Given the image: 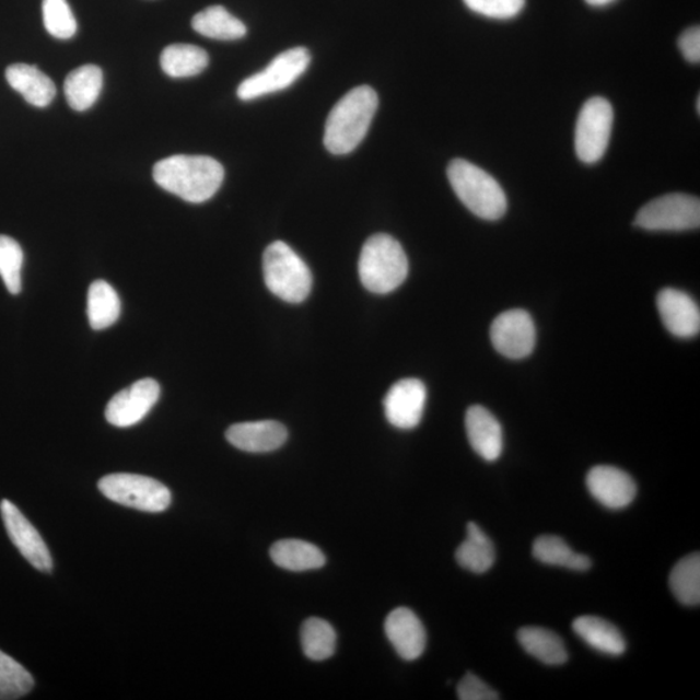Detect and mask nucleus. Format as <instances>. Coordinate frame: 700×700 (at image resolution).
Instances as JSON below:
<instances>
[{
	"label": "nucleus",
	"instance_id": "20",
	"mask_svg": "<svg viewBox=\"0 0 700 700\" xmlns=\"http://www.w3.org/2000/svg\"><path fill=\"white\" fill-rule=\"evenodd\" d=\"M581 640L602 654L619 656L625 654L627 643L620 630L611 622L597 616H581L572 625Z\"/></svg>",
	"mask_w": 700,
	"mask_h": 700
},
{
	"label": "nucleus",
	"instance_id": "18",
	"mask_svg": "<svg viewBox=\"0 0 700 700\" xmlns=\"http://www.w3.org/2000/svg\"><path fill=\"white\" fill-rule=\"evenodd\" d=\"M466 432L472 450L482 459L494 462L503 450L502 427L488 409L474 405L466 412Z\"/></svg>",
	"mask_w": 700,
	"mask_h": 700
},
{
	"label": "nucleus",
	"instance_id": "2",
	"mask_svg": "<svg viewBox=\"0 0 700 700\" xmlns=\"http://www.w3.org/2000/svg\"><path fill=\"white\" fill-rule=\"evenodd\" d=\"M377 94L370 86L355 88L336 103L328 115L324 142L334 155H347L366 137L375 112Z\"/></svg>",
	"mask_w": 700,
	"mask_h": 700
},
{
	"label": "nucleus",
	"instance_id": "21",
	"mask_svg": "<svg viewBox=\"0 0 700 700\" xmlns=\"http://www.w3.org/2000/svg\"><path fill=\"white\" fill-rule=\"evenodd\" d=\"M270 557L280 569L292 572L318 570L326 564V557L318 546L295 538L272 545Z\"/></svg>",
	"mask_w": 700,
	"mask_h": 700
},
{
	"label": "nucleus",
	"instance_id": "19",
	"mask_svg": "<svg viewBox=\"0 0 700 700\" xmlns=\"http://www.w3.org/2000/svg\"><path fill=\"white\" fill-rule=\"evenodd\" d=\"M5 79L10 86L23 95L24 100L34 107L45 108L50 105L56 95L55 83L37 67L13 65L7 68Z\"/></svg>",
	"mask_w": 700,
	"mask_h": 700
},
{
	"label": "nucleus",
	"instance_id": "17",
	"mask_svg": "<svg viewBox=\"0 0 700 700\" xmlns=\"http://www.w3.org/2000/svg\"><path fill=\"white\" fill-rule=\"evenodd\" d=\"M289 438L285 427L276 420H258L231 425L226 432L229 443L248 453H269L279 450Z\"/></svg>",
	"mask_w": 700,
	"mask_h": 700
},
{
	"label": "nucleus",
	"instance_id": "12",
	"mask_svg": "<svg viewBox=\"0 0 700 700\" xmlns=\"http://www.w3.org/2000/svg\"><path fill=\"white\" fill-rule=\"evenodd\" d=\"M3 523L11 541L16 546L21 555L30 562L34 569L42 572L52 570V558L48 551L44 538L33 524L26 520L21 511L9 500L0 503Z\"/></svg>",
	"mask_w": 700,
	"mask_h": 700
},
{
	"label": "nucleus",
	"instance_id": "38",
	"mask_svg": "<svg viewBox=\"0 0 700 700\" xmlns=\"http://www.w3.org/2000/svg\"><path fill=\"white\" fill-rule=\"evenodd\" d=\"M697 110H698V114H699V112H700V97L699 96H698V100H697Z\"/></svg>",
	"mask_w": 700,
	"mask_h": 700
},
{
	"label": "nucleus",
	"instance_id": "7",
	"mask_svg": "<svg viewBox=\"0 0 700 700\" xmlns=\"http://www.w3.org/2000/svg\"><path fill=\"white\" fill-rule=\"evenodd\" d=\"M311 52L305 47H295L276 56L261 72L248 77L237 88L242 101H254L264 95L290 88L311 66Z\"/></svg>",
	"mask_w": 700,
	"mask_h": 700
},
{
	"label": "nucleus",
	"instance_id": "14",
	"mask_svg": "<svg viewBox=\"0 0 700 700\" xmlns=\"http://www.w3.org/2000/svg\"><path fill=\"white\" fill-rule=\"evenodd\" d=\"M586 487L600 505L620 510L635 499L637 486L629 474L614 466H595L586 476Z\"/></svg>",
	"mask_w": 700,
	"mask_h": 700
},
{
	"label": "nucleus",
	"instance_id": "1",
	"mask_svg": "<svg viewBox=\"0 0 700 700\" xmlns=\"http://www.w3.org/2000/svg\"><path fill=\"white\" fill-rule=\"evenodd\" d=\"M223 178V166L209 156L175 155L153 167V179L161 188L195 205L212 199Z\"/></svg>",
	"mask_w": 700,
	"mask_h": 700
},
{
	"label": "nucleus",
	"instance_id": "29",
	"mask_svg": "<svg viewBox=\"0 0 700 700\" xmlns=\"http://www.w3.org/2000/svg\"><path fill=\"white\" fill-rule=\"evenodd\" d=\"M672 593L685 606H699L700 602V556L699 552L685 557L670 572Z\"/></svg>",
	"mask_w": 700,
	"mask_h": 700
},
{
	"label": "nucleus",
	"instance_id": "5",
	"mask_svg": "<svg viewBox=\"0 0 700 700\" xmlns=\"http://www.w3.org/2000/svg\"><path fill=\"white\" fill-rule=\"evenodd\" d=\"M262 269L266 287L285 303H303L311 295V269L289 244L271 243L264 252Z\"/></svg>",
	"mask_w": 700,
	"mask_h": 700
},
{
	"label": "nucleus",
	"instance_id": "28",
	"mask_svg": "<svg viewBox=\"0 0 700 700\" xmlns=\"http://www.w3.org/2000/svg\"><path fill=\"white\" fill-rule=\"evenodd\" d=\"M532 552L538 562L544 564L563 567L573 571H587L592 567L590 557L578 555L563 538L557 536L538 537Z\"/></svg>",
	"mask_w": 700,
	"mask_h": 700
},
{
	"label": "nucleus",
	"instance_id": "26",
	"mask_svg": "<svg viewBox=\"0 0 700 700\" xmlns=\"http://www.w3.org/2000/svg\"><path fill=\"white\" fill-rule=\"evenodd\" d=\"M121 314V300L116 290L104 280H96L88 293L90 326L96 331L114 326Z\"/></svg>",
	"mask_w": 700,
	"mask_h": 700
},
{
	"label": "nucleus",
	"instance_id": "36",
	"mask_svg": "<svg viewBox=\"0 0 700 700\" xmlns=\"http://www.w3.org/2000/svg\"><path fill=\"white\" fill-rule=\"evenodd\" d=\"M678 48L686 60L692 65H699L700 61V30L699 26H691L685 31L678 38Z\"/></svg>",
	"mask_w": 700,
	"mask_h": 700
},
{
	"label": "nucleus",
	"instance_id": "13",
	"mask_svg": "<svg viewBox=\"0 0 700 700\" xmlns=\"http://www.w3.org/2000/svg\"><path fill=\"white\" fill-rule=\"evenodd\" d=\"M427 401L423 382L402 380L392 385L384 397V412L388 422L400 430H411L420 423Z\"/></svg>",
	"mask_w": 700,
	"mask_h": 700
},
{
	"label": "nucleus",
	"instance_id": "23",
	"mask_svg": "<svg viewBox=\"0 0 700 700\" xmlns=\"http://www.w3.org/2000/svg\"><path fill=\"white\" fill-rule=\"evenodd\" d=\"M103 88V72L96 66H83L67 77L65 93L74 110L83 112L95 104Z\"/></svg>",
	"mask_w": 700,
	"mask_h": 700
},
{
	"label": "nucleus",
	"instance_id": "4",
	"mask_svg": "<svg viewBox=\"0 0 700 700\" xmlns=\"http://www.w3.org/2000/svg\"><path fill=\"white\" fill-rule=\"evenodd\" d=\"M359 272L370 292L385 295L397 290L409 272L402 245L387 234L371 236L361 250Z\"/></svg>",
	"mask_w": 700,
	"mask_h": 700
},
{
	"label": "nucleus",
	"instance_id": "10",
	"mask_svg": "<svg viewBox=\"0 0 700 700\" xmlns=\"http://www.w3.org/2000/svg\"><path fill=\"white\" fill-rule=\"evenodd\" d=\"M490 339L497 352L506 359H525L536 347L535 322L523 310L508 311L493 320Z\"/></svg>",
	"mask_w": 700,
	"mask_h": 700
},
{
	"label": "nucleus",
	"instance_id": "15",
	"mask_svg": "<svg viewBox=\"0 0 700 700\" xmlns=\"http://www.w3.org/2000/svg\"><path fill=\"white\" fill-rule=\"evenodd\" d=\"M656 305L664 326L672 335L690 339L699 334V306L688 293L676 289H664L657 295Z\"/></svg>",
	"mask_w": 700,
	"mask_h": 700
},
{
	"label": "nucleus",
	"instance_id": "27",
	"mask_svg": "<svg viewBox=\"0 0 700 700\" xmlns=\"http://www.w3.org/2000/svg\"><path fill=\"white\" fill-rule=\"evenodd\" d=\"M208 54L192 45L167 46L160 58L161 68L173 79L198 75L208 67Z\"/></svg>",
	"mask_w": 700,
	"mask_h": 700
},
{
	"label": "nucleus",
	"instance_id": "6",
	"mask_svg": "<svg viewBox=\"0 0 700 700\" xmlns=\"http://www.w3.org/2000/svg\"><path fill=\"white\" fill-rule=\"evenodd\" d=\"M100 489L108 500L145 513H161L172 503L170 489L142 475H107L100 481Z\"/></svg>",
	"mask_w": 700,
	"mask_h": 700
},
{
	"label": "nucleus",
	"instance_id": "9",
	"mask_svg": "<svg viewBox=\"0 0 700 700\" xmlns=\"http://www.w3.org/2000/svg\"><path fill=\"white\" fill-rule=\"evenodd\" d=\"M634 223L648 231L696 230L700 226V201L686 194L663 195L643 206Z\"/></svg>",
	"mask_w": 700,
	"mask_h": 700
},
{
	"label": "nucleus",
	"instance_id": "37",
	"mask_svg": "<svg viewBox=\"0 0 700 700\" xmlns=\"http://www.w3.org/2000/svg\"><path fill=\"white\" fill-rule=\"evenodd\" d=\"M585 2L593 7H604L607 4H611L612 2H615V0H585Z\"/></svg>",
	"mask_w": 700,
	"mask_h": 700
},
{
	"label": "nucleus",
	"instance_id": "11",
	"mask_svg": "<svg viewBox=\"0 0 700 700\" xmlns=\"http://www.w3.org/2000/svg\"><path fill=\"white\" fill-rule=\"evenodd\" d=\"M161 394L160 385L156 381H138L125 388L112 398L105 409V418L112 425L126 427L136 425L145 418L159 401Z\"/></svg>",
	"mask_w": 700,
	"mask_h": 700
},
{
	"label": "nucleus",
	"instance_id": "31",
	"mask_svg": "<svg viewBox=\"0 0 700 700\" xmlns=\"http://www.w3.org/2000/svg\"><path fill=\"white\" fill-rule=\"evenodd\" d=\"M33 688L34 680L30 672L0 651V700L19 699Z\"/></svg>",
	"mask_w": 700,
	"mask_h": 700
},
{
	"label": "nucleus",
	"instance_id": "16",
	"mask_svg": "<svg viewBox=\"0 0 700 700\" xmlns=\"http://www.w3.org/2000/svg\"><path fill=\"white\" fill-rule=\"evenodd\" d=\"M385 634L404 661L412 662L422 656L427 634L423 622L410 608L398 607L385 619Z\"/></svg>",
	"mask_w": 700,
	"mask_h": 700
},
{
	"label": "nucleus",
	"instance_id": "22",
	"mask_svg": "<svg viewBox=\"0 0 700 700\" xmlns=\"http://www.w3.org/2000/svg\"><path fill=\"white\" fill-rule=\"evenodd\" d=\"M455 559L462 569L474 573H485L495 562V549L490 538L478 524H467V537L455 551Z\"/></svg>",
	"mask_w": 700,
	"mask_h": 700
},
{
	"label": "nucleus",
	"instance_id": "34",
	"mask_svg": "<svg viewBox=\"0 0 700 700\" xmlns=\"http://www.w3.org/2000/svg\"><path fill=\"white\" fill-rule=\"evenodd\" d=\"M471 11L479 15L495 19H513L523 11L525 0H464Z\"/></svg>",
	"mask_w": 700,
	"mask_h": 700
},
{
	"label": "nucleus",
	"instance_id": "32",
	"mask_svg": "<svg viewBox=\"0 0 700 700\" xmlns=\"http://www.w3.org/2000/svg\"><path fill=\"white\" fill-rule=\"evenodd\" d=\"M24 264V252L11 236L0 235V277L12 295H19L23 289L21 269Z\"/></svg>",
	"mask_w": 700,
	"mask_h": 700
},
{
	"label": "nucleus",
	"instance_id": "8",
	"mask_svg": "<svg viewBox=\"0 0 700 700\" xmlns=\"http://www.w3.org/2000/svg\"><path fill=\"white\" fill-rule=\"evenodd\" d=\"M614 109L605 97L595 96L581 108L575 131L578 158L585 164H595L605 156L610 144Z\"/></svg>",
	"mask_w": 700,
	"mask_h": 700
},
{
	"label": "nucleus",
	"instance_id": "24",
	"mask_svg": "<svg viewBox=\"0 0 700 700\" xmlns=\"http://www.w3.org/2000/svg\"><path fill=\"white\" fill-rule=\"evenodd\" d=\"M522 648L537 661L548 665H562L569 661V653L560 637L549 629L525 627L517 632Z\"/></svg>",
	"mask_w": 700,
	"mask_h": 700
},
{
	"label": "nucleus",
	"instance_id": "3",
	"mask_svg": "<svg viewBox=\"0 0 700 700\" xmlns=\"http://www.w3.org/2000/svg\"><path fill=\"white\" fill-rule=\"evenodd\" d=\"M447 178L455 195L482 220L497 221L505 215L508 198L492 175L470 161L455 159L447 166Z\"/></svg>",
	"mask_w": 700,
	"mask_h": 700
},
{
	"label": "nucleus",
	"instance_id": "33",
	"mask_svg": "<svg viewBox=\"0 0 700 700\" xmlns=\"http://www.w3.org/2000/svg\"><path fill=\"white\" fill-rule=\"evenodd\" d=\"M46 31L55 38L69 39L77 32V21L67 0H44L42 4Z\"/></svg>",
	"mask_w": 700,
	"mask_h": 700
},
{
	"label": "nucleus",
	"instance_id": "35",
	"mask_svg": "<svg viewBox=\"0 0 700 700\" xmlns=\"http://www.w3.org/2000/svg\"><path fill=\"white\" fill-rule=\"evenodd\" d=\"M457 695L460 700H497L499 692L490 688L478 676L467 674L457 686Z\"/></svg>",
	"mask_w": 700,
	"mask_h": 700
},
{
	"label": "nucleus",
	"instance_id": "30",
	"mask_svg": "<svg viewBox=\"0 0 700 700\" xmlns=\"http://www.w3.org/2000/svg\"><path fill=\"white\" fill-rule=\"evenodd\" d=\"M336 632L330 622L324 619H307L301 628V646L304 654L314 662H324L336 650Z\"/></svg>",
	"mask_w": 700,
	"mask_h": 700
},
{
	"label": "nucleus",
	"instance_id": "25",
	"mask_svg": "<svg viewBox=\"0 0 700 700\" xmlns=\"http://www.w3.org/2000/svg\"><path fill=\"white\" fill-rule=\"evenodd\" d=\"M192 27L207 38L220 40L241 39L247 34V26L222 5L208 7L207 10L196 13Z\"/></svg>",
	"mask_w": 700,
	"mask_h": 700
}]
</instances>
